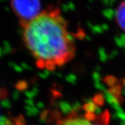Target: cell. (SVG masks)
Returning <instances> with one entry per match:
<instances>
[{
  "mask_svg": "<svg viewBox=\"0 0 125 125\" xmlns=\"http://www.w3.org/2000/svg\"><path fill=\"white\" fill-rule=\"evenodd\" d=\"M117 22L125 31V1L121 3L116 10Z\"/></svg>",
  "mask_w": 125,
  "mask_h": 125,
  "instance_id": "obj_5",
  "label": "cell"
},
{
  "mask_svg": "<svg viewBox=\"0 0 125 125\" xmlns=\"http://www.w3.org/2000/svg\"><path fill=\"white\" fill-rule=\"evenodd\" d=\"M10 6L19 19L20 24L29 21L42 10L40 3L38 1H12Z\"/></svg>",
  "mask_w": 125,
  "mask_h": 125,
  "instance_id": "obj_3",
  "label": "cell"
},
{
  "mask_svg": "<svg viewBox=\"0 0 125 125\" xmlns=\"http://www.w3.org/2000/svg\"><path fill=\"white\" fill-rule=\"evenodd\" d=\"M20 25L23 43L40 70L54 71L75 56V42L58 8L42 10Z\"/></svg>",
  "mask_w": 125,
  "mask_h": 125,
  "instance_id": "obj_1",
  "label": "cell"
},
{
  "mask_svg": "<svg viewBox=\"0 0 125 125\" xmlns=\"http://www.w3.org/2000/svg\"><path fill=\"white\" fill-rule=\"evenodd\" d=\"M109 115L107 112L101 114L94 113L72 112L56 120L54 125H107Z\"/></svg>",
  "mask_w": 125,
  "mask_h": 125,
  "instance_id": "obj_2",
  "label": "cell"
},
{
  "mask_svg": "<svg viewBox=\"0 0 125 125\" xmlns=\"http://www.w3.org/2000/svg\"><path fill=\"white\" fill-rule=\"evenodd\" d=\"M3 125H30L22 115H13L6 118Z\"/></svg>",
  "mask_w": 125,
  "mask_h": 125,
  "instance_id": "obj_4",
  "label": "cell"
}]
</instances>
